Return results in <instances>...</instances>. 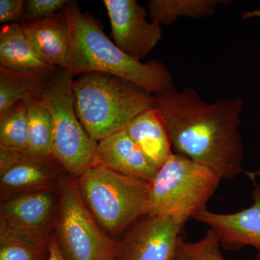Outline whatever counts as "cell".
<instances>
[{"label":"cell","instance_id":"obj_1","mask_svg":"<svg viewBox=\"0 0 260 260\" xmlns=\"http://www.w3.org/2000/svg\"><path fill=\"white\" fill-rule=\"evenodd\" d=\"M176 153L210 168L222 179L244 172V148L239 133L242 97L210 103L194 89L173 88L154 95Z\"/></svg>","mask_w":260,"mask_h":260},{"label":"cell","instance_id":"obj_2","mask_svg":"<svg viewBox=\"0 0 260 260\" xmlns=\"http://www.w3.org/2000/svg\"><path fill=\"white\" fill-rule=\"evenodd\" d=\"M70 30V64L73 76L99 73L114 75L138 85L152 95L174 87L170 70L160 61L136 60L121 50L89 15L70 1L63 9Z\"/></svg>","mask_w":260,"mask_h":260},{"label":"cell","instance_id":"obj_3","mask_svg":"<svg viewBox=\"0 0 260 260\" xmlns=\"http://www.w3.org/2000/svg\"><path fill=\"white\" fill-rule=\"evenodd\" d=\"M73 89L77 116L97 143L154 107L153 95L114 75L86 73L73 80Z\"/></svg>","mask_w":260,"mask_h":260},{"label":"cell","instance_id":"obj_4","mask_svg":"<svg viewBox=\"0 0 260 260\" xmlns=\"http://www.w3.org/2000/svg\"><path fill=\"white\" fill-rule=\"evenodd\" d=\"M84 202L106 233L124 232L150 211V183L102 167L75 179Z\"/></svg>","mask_w":260,"mask_h":260},{"label":"cell","instance_id":"obj_5","mask_svg":"<svg viewBox=\"0 0 260 260\" xmlns=\"http://www.w3.org/2000/svg\"><path fill=\"white\" fill-rule=\"evenodd\" d=\"M221 180L210 168L173 153L150 183L149 215L172 217L186 223L207 209Z\"/></svg>","mask_w":260,"mask_h":260},{"label":"cell","instance_id":"obj_6","mask_svg":"<svg viewBox=\"0 0 260 260\" xmlns=\"http://www.w3.org/2000/svg\"><path fill=\"white\" fill-rule=\"evenodd\" d=\"M73 78L69 70L57 69L49 78L40 101L53 119L54 158L70 177L77 179L92 167L98 143L77 116Z\"/></svg>","mask_w":260,"mask_h":260},{"label":"cell","instance_id":"obj_7","mask_svg":"<svg viewBox=\"0 0 260 260\" xmlns=\"http://www.w3.org/2000/svg\"><path fill=\"white\" fill-rule=\"evenodd\" d=\"M55 237L66 260H116L120 243L107 235L84 202L76 181L61 178Z\"/></svg>","mask_w":260,"mask_h":260},{"label":"cell","instance_id":"obj_8","mask_svg":"<svg viewBox=\"0 0 260 260\" xmlns=\"http://www.w3.org/2000/svg\"><path fill=\"white\" fill-rule=\"evenodd\" d=\"M184 222L147 215L126 231L116 260H175Z\"/></svg>","mask_w":260,"mask_h":260},{"label":"cell","instance_id":"obj_9","mask_svg":"<svg viewBox=\"0 0 260 260\" xmlns=\"http://www.w3.org/2000/svg\"><path fill=\"white\" fill-rule=\"evenodd\" d=\"M114 44L136 60L141 61L161 39L162 26L149 21L148 13L135 0H104Z\"/></svg>","mask_w":260,"mask_h":260},{"label":"cell","instance_id":"obj_10","mask_svg":"<svg viewBox=\"0 0 260 260\" xmlns=\"http://www.w3.org/2000/svg\"><path fill=\"white\" fill-rule=\"evenodd\" d=\"M58 205L56 189L13 195L2 200L0 224L49 242V232L53 223H55Z\"/></svg>","mask_w":260,"mask_h":260},{"label":"cell","instance_id":"obj_11","mask_svg":"<svg viewBox=\"0 0 260 260\" xmlns=\"http://www.w3.org/2000/svg\"><path fill=\"white\" fill-rule=\"evenodd\" d=\"M56 165H60L56 160L0 148L2 200L30 191L54 190Z\"/></svg>","mask_w":260,"mask_h":260},{"label":"cell","instance_id":"obj_12","mask_svg":"<svg viewBox=\"0 0 260 260\" xmlns=\"http://www.w3.org/2000/svg\"><path fill=\"white\" fill-rule=\"evenodd\" d=\"M251 180L254 189L250 207L228 214L205 209L194 219L213 229L224 247L235 250L244 246H252L257 251V254H260V185L255 179Z\"/></svg>","mask_w":260,"mask_h":260},{"label":"cell","instance_id":"obj_13","mask_svg":"<svg viewBox=\"0 0 260 260\" xmlns=\"http://www.w3.org/2000/svg\"><path fill=\"white\" fill-rule=\"evenodd\" d=\"M92 167H102L151 183L158 173L125 129L98 143Z\"/></svg>","mask_w":260,"mask_h":260},{"label":"cell","instance_id":"obj_14","mask_svg":"<svg viewBox=\"0 0 260 260\" xmlns=\"http://www.w3.org/2000/svg\"><path fill=\"white\" fill-rule=\"evenodd\" d=\"M24 35L39 57L47 64L68 70L70 30L64 13L20 23Z\"/></svg>","mask_w":260,"mask_h":260},{"label":"cell","instance_id":"obj_15","mask_svg":"<svg viewBox=\"0 0 260 260\" xmlns=\"http://www.w3.org/2000/svg\"><path fill=\"white\" fill-rule=\"evenodd\" d=\"M125 130L148 162L158 170L174 153L167 124L155 107L140 113Z\"/></svg>","mask_w":260,"mask_h":260},{"label":"cell","instance_id":"obj_16","mask_svg":"<svg viewBox=\"0 0 260 260\" xmlns=\"http://www.w3.org/2000/svg\"><path fill=\"white\" fill-rule=\"evenodd\" d=\"M0 67L47 77L57 70L39 57L17 23L5 25L0 30Z\"/></svg>","mask_w":260,"mask_h":260},{"label":"cell","instance_id":"obj_17","mask_svg":"<svg viewBox=\"0 0 260 260\" xmlns=\"http://www.w3.org/2000/svg\"><path fill=\"white\" fill-rule=\"evenodd\" d=\"M49 78L0 67V114L19 102L41 100Z\"/></svg>","mask_w":260,"mask_h":260},{"label":"cell","instance_id":"obj_18","mask_svg":"<svg viewBox=\"0 0 260 260\" xmlns=\"http://www.w3.org/2000/svg\"><path fill=\"white\" fill-rule=\"evenodd\" d=\"M229 0H150L148 17L159 25H169L181 17L203 18L211 16L218 5H229Z\"/></svg>","mask_w":260,"mask_h":260},{"label":"cell","instance_id":"obj_19","mask_svg":"<svg viewBox=\"0 0 260 260\" xmlns=\"http://www.w3.org/2000/svg\"><path fill=\"white\" fill-rule=\"evenodd\" d=\"M28 112V152L45 160H56L53 154L54 124L50 112L40 100L25 103Z\"/></svg>","mask_w":260,"mask_h":260},{"label":"cell","instance_id":"obj_20","mask_svg":"<svg viewBox=\"0 0 260 260\" xmlns=\"http://www.w3.org/2000/svg\"><path fill=\"white\" fill-rule=\"evenodd\" d=\"M49 244L0 224V260H47Z\"/></svg>","mask_w":260,"mask_h":260},{"label":"cell","instance_id":"obj_21","mask_svg":"<svg viewBox=\"0 0 260 260\" xmlns=\"http://www.w3.org/2000/svg\"><path fill=\"white\" fill-rule=\"evenodd\" d=\"M28 121L25 102H19L0 114V148L28 151Z\"/></svg>","mask_w":260,"mask_h":260},{"label":"cell","instance_id":"obj_22","mask_svg":"<svg viewBox=\"0 0 260 260\" xmlns=\"http://www.w3.org/2000/svg\"><path fill=\"white\" fill-rule=\"evenodd\" d=\"M220 239L213 229H208L204 237L194 242L180 238L175 260H225L222 254Z\"/></svg>","mask_w":260,"mask_h":260},{"label":"cell","instance_id":"obj_23","mask_svg":"<svg viewBox=\"0 0 260 260\" xmlns=\"http://www.w3.org/2000/svg\"><path fill=\"white\" fill-rule=\"evenodd\" d=\"M68 0H28L25 1L22 20L30 22L56 14L69 3Z\"/></svg>","mask_w":260,"mask_h":260},{"label":"cell","instance_id":"obj_24","mask_svg":"<svg viewBox=\"0 0 260 260\" xmlns=\"http://www.w3.org/2000/svg\"><path fill=\"white\" fill-rule=\"evenodd\" d=\"M25 1L0 0V23H15L22 20Z\"/></svg>","mask_w":260,"mask_h":260},{"label":"cell","instance_id":"obj_25","mask_svg":"<svg viewBox=\"0 0 260 260\" xmlns=\"http://www.w3.org/2000/svg\"><path fill=\"white\" fill-rule=\"evenodd\" d=\"M47 260H66L59 249L55 236H51L49 244V256Z\"/></svg>","mask_w":260,"mask_h":260},{"label":"cell","instance_id":"obj_26","mask_svg":"<svg viewBox=\"0 0 260 260\" xmlns=\"http://www.w3.org/2000/svg\"><path fill=\"white\" fill-rule=\"evenodd\" d=\"M251 18H259L260 19V10L246 12L243 15V18L248 19Z\"/></svg>","mask_w":260,"mask_h":260},{"label":"cell","instance_id":"obj_27","mask_svg":"<svg viewBox=\"0 0 260 260\" xmlns=\"http://www.w3.org/2000/svg\"><path fill=\"white\" fill-rule=\"evenodd\" d=\"M247 174L249 175V177H250V179L255 178L256 176H259V177H260V168L257 171H256V172L247 173Z\"/></svg>","mask_w":260,"mask_h":260},{"label":"cell","instance_id":"obj_28","mask_svg":"<svg viewBox=\"0 0 260 260\" xmlns=\"http://www.w3.org/2000/svg\"><path fill=\"white\" fill-rule=\"evenodd\" d=\"M257 259L260 260V254H257Z\"/></svg>","mask_w":260,"mask_h":260}]
</instances>
